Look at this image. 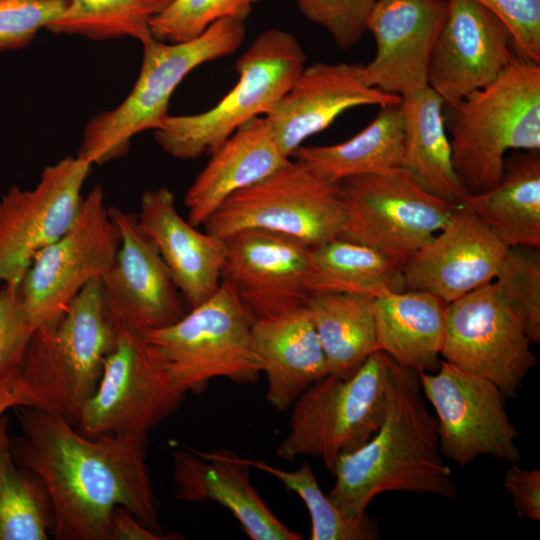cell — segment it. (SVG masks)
Listing matches in <instances>:
<instances>
[{"label": "cell", "instance_id": "cell-1", "mask_svg": "<svg viewBox=\"0 0 540 540\" xmlns=\"http://www.w3.org/2000/svg\"><path fill=\"white\" fill-rule=\"evenodd\" d=\"M20 435L11 438L18 465L36 473L53 512L51 534L58 540H111V518L118 506L145 527L166 537L147 464L146 437L87 436L64 418L43 409H12Z\"/></svg>", "mask_w": 540, "mask_h": 540}, {"label": "cell", "instance_id": "cell-2", "mask_svg": "<svg viewBox=\"0 0 540 540\" xmlns=\"http://www.w3.org/2000/svg\"><path fill=\"white\" fill-rule=\"evenodd\" d=\"M327 495L347 517L367 514L370 503L390 491L456 497L452 470L438 445L436 417L428 409L419 372L394 362L383 420L358 449L341 454Z\"/></svg>", "mask_w": 540, "mask_h": 540}, {"label": "cell", "instance_id": "cell-3", "mask_svg": "<svg viewBox=\"0 0 540 540\" xmlns=\"http://www.w3.org/2000/svg\"><path fill=\"white\" fill-rule=\"evenodd\" d=\"M452 162L468 195L501 180L509 150H540V65L517 54L486 87L444 106Z\"/></svg>", "mask_w": 540, "mask_h": 540}, {"label": "cell", "instance_id": "cell-4", "mask_svg": "<svg viewBox=\"0 0 540 540\" xmlns=\"http://www.w3.org/2000/svg\"><path fill=\"white\" fill-rule=\"evenodd\" d=\"M118 329L111 321L100 278L87 283L55 325L38 327L17 377L31 406L77 426L100 381Z\"/></svg>", "mask_w": 540, "mask_h": 540}, {"label": "cell", "instance_id": "cell-5", "mask_svg": "<svg viewBox=\"0 0 540 540\" xmlns=\"http://www.w3.org/2000/svg\"><path fill=\"white\" fill-rule=\"evenodd\" d=\"M245 35L243 21L224 18L185 42L153 38L143 44L140 72L131 91L115 108L86 123L77 155L91 165L127 155L134 136L162 127L171 96L183 79L200 65L236 52Z\"/></svg>", "mask_w": 540, "mask_h": 540}, {"label": "cell", "instance_id": "cell-6", "mask_svg": "<svg viewBox=\"0 0 540 540\" xmlns=\"http://www.w3.org/2000/svg\"><path fill=\"white\" fill-rule=\"evenodd\" d=\"M306 55L292 33L271 28L259 34L236 62L238 80L212 108L168 116L153 131L157 144L180 160L216 151L239 127L267 115L305 67Z\"/></svg>", "mask_w": 540, "mask_h": 540}, {"label": "cell", "instance_id": "cell-7", "mask_svg": "<svg viewBox=\"0 0 540 540\" xmlns=\"http://www.w3.org/2000/svg\"><path fill=\"white\" fill-rule=\"evenodd\" d=\"M253 321L232 289L221 282L213 295L181 319L142 335L182 393H201L214 378L257 382L262 371Z\"/></svg>", "mask_w": 540, "mask_h": 540}, {"label": "cell", "instance_id": "cell-8", "mask_svg": "<svg viewBox=\"0 0 540 540\" xmlns=\"http://www.w3.org/2000/svg\"><path fill=\"white\" fill-rule=\"evenodd\" d=\"M394 361L385 352L370 354L350 376L327 374L291 406L289 430L277 447L279 458L312 456L332 474L341 454L364 445L384 417Z\"/></svg>", "mask_w": 540, "mask_h": 540}, {"label": "cell", "instance_id": "cell-9", "mask_svg": "<svg viewBox=\"0 0 540 540\" xmlns=\"http://www.w3.org/2000/svg\"><path fill=\"white\" fill-rule=\"evenodd\" d=\"M343 220L337 183L289 158L264 179L227 197L203 226L224 240L243 230L261 229L315 248L337 238Z\"/></svg>", "mask_w": 540, "mask_h": 540}, {"label": "cell", "instance_id": "cell-10", "mask_svg": "<svg viewBox=\"0 0 540 540\" xmlns=\"http://www.w3.org/2000/svg\"><path fill=\"white\" fill-rule=\"evenodd\" d=\"M337 187L344 213L338 238L371 247L402 265L459 206L429 193L402 168L348 177Z\"/></svg>", "mask_w": 540, "mask_h": 540}, {"label": "cell", "instance_id": "cell-11", "mask_svg": "<svg viewBox=\"0 0 540 540\" xmlns=\"http://www.w3.org/2000/svg\"><path fill=\"white\" fill-rule=\"evenodd\" d=\"M119 246L104 191L95 185L68 230L36 255L19 286L37 327L55 325L77 293L111 269Z\"/></svg>", "mask_w": 540, "mask_h": 540}, {"label": "cell", "instance_id": "cell-12", "mask_svg": "<svg viewBox=\"0 0 540 540\" xmlns=\"http://www.w3.org/2000/svg\"><path fill=\"white\" fill-rule=\"evenodd\" d=\"M184 396L151 353L143 335L119 328L98 386L76 427L87 436L147 437L178 410Z\"/></svg>", "mask_w": 540, "mask_h": 540}, {"label": "cell", "instance_id": "cell-13", "mask_svg": "<svg viewBox=\"0 0 540 540\" xmlns=\"http://www.w3.org/2000/svg\"><path fill=\"white\" fill-rule=\"evenodd\" d=\"M422 393L434 408L442 456L466 466L481 456L509 464L521 459L518 432L505 396L491 381L446 362L419 372Z\"/></svg>", "mask_w": 540, "mask_h": 540}, {"label": "cell", "instance_id": "cell-14", "mask_svg": "<svg viewBox=\"0 0 540 540\" xmlns=\"http://www.w3.org/2000/svg\"><path fill=\"white\" fill-rule=\"evenodd\" d=\"M524 327L490 282L448 303L441 356L515 397L537 358Z\"/></svg>", "mask_w": 540, "mask_h": 540}, {"label": "cell", "instance_id": "cell-15", "mask_svg": "<svg viewBox=\"0 0 540 540\" xmlns=\"http://www.w3.org/2000/svg\"><path fill=\"white\" fill-rule=\"evenodd\" d=\"M92 165L67 156L32 189L11 186L0 201V282L20 285L36 255L73 223Z\"/></svg>", "mask_w": 540, "mask_h": 540}, {"label": "cell", "instance_id": "cell-16", "mask_svg": "<svg viewBox=\"0 0 540 540\" xmlns=\"http://www.w3.org/2000/svg\"><path fill=\"white\" fill-rule=\"evenodd\" d=\"M225 242L221 282L254 319L306 305L311 295L312 247L295 237L261 229L237 232Z\"/></svg>", "mask_w": 540, "mask_h": 540}, {"label": "cell", "instance_id": "cell-17", "mask_svg": "<svg viewBox=\"0 0 540 540\" xmlns=\"http://www.w3.org/2000/svg\"><path fill=\"white\" fill-rule=\"evenodd\" d=\"M120 235L111 269L103 275L107 313L117 329L138 333L163 328L189 310L155 246L139 228L137 214L108 207Z\"/></svg>", "mask_w": 540, "mask_h": 540}, {"label": "cell", "instance_id": "cell-18", "mask_svg": "<svg viewBox=\"0 0 540 540\" xmlns=\"http://www.w3.org/2000/svg\"><path fill=\"white\" fill-rule=\"evenodd\" d=\"M432 48L427 85L451 106L496 80L519 54L506 25L473 0H448Z\"/></svg>", "mask_w": 540, "mask_h": 540}, {"label": "cell", "instance_id": "cell-19", "mask_svg": "<svg viewBox=\"0 0 540 540\" xmlns=\"http://www.w3.org/2000/svg\"><path fill=\"white\" fill-rule=\"evenodd\" d=\"M508 248L461 204L431 240L404 263L405 288L426 291L450 303L493 282Z\"/></svg>", "mask_w": 540, "mask_h": 540}, {"label": "cell", "instance_id": "cell-20", "mask_svg": "<svg viewBox=\"0 0 540 540\" xmlns=\"http://www.w3.org/2000/svg\"><path fill=\"white\" fill-rule=\"evenodd\" d=\"M448 11V0H376L366 23L376 45L364 65L367 83L401 98L428 86L430 54Z\"/></svg>", "mask_w": 540, "mask_h": 540}, {"label": "cell", "instance_id": "cell-21", "mask_svg": "<svg viewBox=\"0 0 540 540\" xmlns=\"http://www.w3.org/2000/svg\"><path fill=\"white\" fill-rule=\"evenodd\" d=\"M402 98L370 86L364 64L317 62L305 66L287 93L265 115L282 152L291 157L309 137L358 106L385 107Z\"/></svg>", "mask_w": 540, "mask_h": 540}, {"label": "cell", "instance_id": "cell-22", "mask_svg": "<svg viewBox=\"0 0 540 540\" xmlns=\"http://www.w3.org/2000/svg\"><path fill=\"white\" fill-rule=\"evenodd\" d=\"M246 458L231 450L192 448L173 454L174 495L178 500H211L227 508L252 540H301L272 512L250 481Z\"/></svg>", "mask_w": 540, "mask_h": 540}, {"label": "cell", "instance_id": "cell-23", "mask_svg": "<svg viewBox=\"0 0 540 540\" xmlns=\"http://www.w3.org/2000/svg\"><path fill=\"white\" fill-rule=\"evenodd\" d=\"M140 230L155 246L189 309L208 299L221 284L226 242L197 230L179 214L167 187L146 190L137 214Z\"/></svg>", "mask_w": 540, "mask_h": 540}, {"label": "cell", "instance_id": "cell-24", "mask_svg": "<svg viewBox=\"0 0 540 540\" xmlns=\"http://www.w3.org/2000/svg\"><path fill=\"white\" fill-rule=\"evenodd\" d=\"M252 336L267 380L266 399L284 411L327 374L321 343L306 305L254 319Z\"/></svg>", "mask_w": 540, "mask_h": 540}, {"label": "cell", "instance_id": "cell-25", "mask_svg": "<svg viewBox=\"0 0 540 540\" xmlns=\"http://www.w3.org/2000/svg\"><path fill=\"white\" fill-rule=\"evenodd\" d=\"M210 155L185 194L187 220L195 227L204 225L231 194L264 179L289 159L265 116L239 127Z\"/></svg>", "mask_w": 540, "mask_h": 540}, {"label": "cell", "instance_id": "cell-26", "mask_svg": "<svg viewBox=\"0 0 540 540\" xmlns=\"http://www.w3.org/2000/svg\"><path fill=\"white\" fill-rule=\"evenodd\" d=\"M447 305L438 296L421 290L375 298L377 349L400 366L435 372L441 363Z\"/></svg>", "mask_w": 540, "mask_h": 540}, {"label": "cell", "instance_id": "cell-27", "mask_svg": "<svg viewBox=\"0 0 540 540\" xmlns=\"http://www.w3.org/2000/svg\"><path fill=\"white\" fill-rule=\"evenodd\" d=\"M404 142L401 168L429 193L460 205L468 195L452 162L444 103L429 86L402 97Z\"/></svg>", "mask_w": 540, "mask_h": 540}, {"label": "cell", "instance_id": "cell-28", "mask_svg": "<svg viewBox=\"0 0 540 540\" xmlns=\"http://www.w3.org/2000/svg\"><path fill=\"white\" fill-rule=\"evenodd\" d=\"M508 247H540V150L506 157L494 188L462 202Z\"/></svg>", "mask_w": 540, "mask_h": 540}, {"label": "cell", "instance_id": "cell-29", "mask_svg": "<svg viewBox=\"0 0 540 540\" xmlns=\"http://www.w3.org/2000/svg\"><path fill=\"white\" fill-rule=\"evenodd\" d=\"M404 116L401 102L380 107L377 116L352 138L333 145L300 146L290 158L298 160L326 180L401 168Z\"/></svg>", "mask_w": 540, "mask_h": 540}, {"label": "cell", "instance_id": "cell-30", "mask_svg": "<svg viewBox=\"0 0 540 540\" xmlns=\"http://www.w3.org/2000/svg\"><path fill=\"white\" fill-rule=\"evenodd\" d=\"M306 306L329 374L346 378L377 349L374 299L364 295L312 293Z\"/></svg>", "mask_w": 540, "mask_h": 540}, {"label": "cell", "instance_id": "cell-31", "mask_svg": "<svg viewBox=\"0 0 540 540\" xmlns=\"http://www.w3.org/2000/svg\"><path fill=\"white\" fill-rule=\"evenodd\" d=\"M308 289L310 294L340 292L373 299L406 290L402 264L338 237L312 248Z\"/></svg>", "mask_w": 540, "mask_h": 540}, {"label": "cell", "instance_id": "cell-32", "mask_svg": "<svg viewBox=\"0 0 540 540\" xmlns=\"http://www.w3.org/2000/svg\"><path fill=\"white\" fill-rule=\"evenodd\" d=\"M9 424L6 413L0 414V540H47L51 501L39 476L15 461Z\"/></svg>", "mask_w": 540, "mask_h": 540}, {"label": "cell", "instance_id": "cell-33", "mask_svg": "<svg viewBox=\"0 0 540 540\" xmlns=\"http://www.w3.org/2000/svg\"><path fill=\"white\" fill-rule=\"evenodd\" d=\"M172 0H71L46 30L92 40L133 38L142 45L153 39L151 20Z\"/></svg>", "mask_w": 540, "mask_h": 540}, {"label": "cell", "instance_id": "cell-34", "mask_svg": "<svg viewBox=\"0 0 540 540\" xmlns=\"http://www.w3.org/2000/svg\"><path fill=\"white\" fill-rule=\"evenodd\" d=\"M250 467L266 472L295 492L305 503L311 518V540H376L378 522L368 514L353 519L344 515L321 490L309 463L304 460L293 471L274 467L264 461L247 459Z\"/></svg>", "mask_w": 540, "mask_h": 540}, {"label": "cell", "instance_id": "cell-35", "mask_svg": "<svg viewBox=\"0 0 540 540\" xmlns=\"http://www.w3.org/2000/svg\"><path fill=\"white\" fill-rule=\"evenodd\" d=\"M495 284L520 319L531 343L540 342V252L509 247Z\"/></svg>", "mask_w": 540, "mask_h": 540}, {"label": "cell", "instance_id": "cell-36", "mask_svg": "<svg viewBox=\"0 0 540 540\" xmlns=\"http://www.w3.org/2000/svg\"><path fill=\"white\" fill-rule=\"evenodd\" d=\"M259 0H172L150 23L155 40L179 43L194 39L224 18L245 21Z\"/></svg>", "mask_w": 540, "mask_h": 540}, {"label": "cell", "instance_id": "cell-37", "mask_svg": "<svg viewBox=\"0 0 540 540\" xmlns=\"http://www.w3.org/2000/svg\"><path fill=\"white\" fill-rule=\"evenodd\" d=\"M71 0H0V53L30 45Z\"/></svg>", "mask_w": 540, "mask_h": 540}, {"label": "cell", "instance_id": "cell-38", "mask_svg": "<svg viewBox=\"0 0 540 540\" xmlns=\"http://www.w3.org/2000/svg\"><path fill=\"white\" fill-rule=\"evenodd\" d=\"M19 286L0 287V384L18 373L38 328L23 303Z\"/></svg>", "mask_w": 540, "mask_h": 540}, {"label": "cell", "instance_id": "cell-39", "mask_svg": "<svg viewBox=\"0 0 540 540\" xmlns=\"http://www.w3.org/2000/svg\"><path fill=\"white\" fill-rule=\"evenodd\" d=\"M301 13L326 29L342 49L356 45L366 32L376 0H295Z\"/></svg>", "mask_w": 540, "mask_h": 540}, {"label": "cell", "instance_id": "cell-40", "mask_svg": "<svg viewBox=\"0 0 540 540\" xmlns=\"http://www.w3.org/2000/svg\"><path fill=\"white\" fill-rule=\"evenodd\" d=\"M510 31L519 54L540 63V0H473Z\"/></svg>", "mask_w": 540, "mask_h": 540}, {"label": "cell", "instance_id": "cell-41", "mask_svg": "<svg viewBox=\"0 0 540 540\" xmlns=\"http://www.w3.org/2000/svg\"><path fill=\"white\" fill-rule=\"evenodd\" d=\"M504 488L511 496L520 517L531 521L540 520L539 469H523L513 463L505 471Z\"/></svg>", "mask_w": 540, "mask_h": 540}, {"label": "cell", "instance_id": "cell-42", "mask_svg": "<svg viewBox=\"0 0 540 540\" xmlns=\"http://www.w3.org/2000/svg\"><path fill=\"white\" fill-rule=\"evenodd\" d=\"M111 540H168L145 527L123 507H116L111 518Z\"/></svg>", "mask_w": 540, "mask_h": 540}, {"label": "cell", "instance_id": "cell-43", "mask_svg": "<svg viewBox=\"0 0 540 540\" xmlns=\"http://www.w3.org/2000/svg\"><path fill=\"white\" fill-rule=\"evenodd\" d=\"M19 405L31 406V400L16 374L0 384V414Z\"/></svg>", "mask_w": 540, "mask_h": 540}]
</instances>
